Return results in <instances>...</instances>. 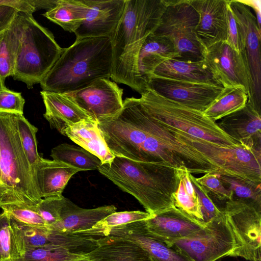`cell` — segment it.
<instances>
[{"mask_svg":"<svg viewBox=\"0 0 261 261\" xmlns=\"http://www.w3.org/2000/svg\"><path fill=\"white\" fill-rule=\"evenodd\" d=\"M106 144L115 156L139 162L162 163L191 173L215 172L222 166L197 147L187 134L156 121L141 98H126L114 114L98 120Z\"/></svg>","mask_w":261,"mask_h":261,"instance_id":"1","label":"cell"},{"mask_svg":"<svg viewBox=\"0 0 261 261\" xmlns=\"http://www.w3.org/2000/svg\"><path fill=\"white\" fill-rule=\"evenodd\" d=\"M169 0H126L123 16L111 36L113 81L141 94L147 87L139 72L138 58L147 38L159 25Z\"/></svg>","mask_w":261,"mask_h":261,"instance_id":"2","label":"cell"},{"mask_svg":"<svg viewBox=\"0 0 261 261\" xmlns=\"http://www.w3.org/2000/svg\"><path fill=\"white\" fill-rule=\"evenodd\" d=\"M98 171L122 191L134 196L151 216L173 207L177 169L162 163L133 161L115 156Z\"/></svg>","mask_w":261,"mask_h":261,"instance_id":"3","label":"cell"},{"mask_svg":"<svg viewBox=\"0 0 261 261\" xmlns=\"http://www.w3.org/2000/svg\"><path fill=\"white\" fill-rule=\"evenodd\" d=\"M112 47L109 37L75 39L41 81L43 91L67 93L84 88L94 81L110 79Z\"/></svg>","mask_w":261,"mask_h":261,"instance_id":"4","label":"cell"},{"mask_svg":"<svg viewBox=\"0 0 261 261\" xmlns=\"http://www.w3.org/2000/svg\"><path fill=\"white\" fill-rule=\"evenodd\" d=\"M16 114L0 113V207L7 204L34 206L42 199L22 146Z\"/></svg>","mask_w":261,"mask_h":261,"instance_id":"5","label":"cell"},{"mask_svg":"<svg viewBox=\"0 0 261 261\" xmlns=\"http://www.w3.org/2000/svg\"><path fill=\"white\" fill-rule=\"evenodd\" d=\"M21 35L12 76L24 83L28 89L40 83L58 60L64 48L54 35L40 24L33 15L18 12Z\"/></svg>","mask_w":261,"mask_h":261,"instance_id":"6","label":"cell"},{"mask_svg":"<svg viewBox=\"0 0 261 261\" xmlns=\"http://www.w3.org/2000/svg\"><path fill=\"white\" fill-rule=\"evenodd\" d=\"M148 113L163 125L226 148L240 143L225 134L202 112L165 98L148 85L140 94Z\"/></svg>","mask_w":261,"mask_h":261,"instance_id":"7","label":"cell"},{"mask_svg":"<svg viewBox=\"0 0 261 261\" xmlns=\"http://www.w3.org/2000/svg\"><path fill=\"white\" fill-rule=\"evenodd\" d=\"M198 14L190 0H169L153 35L168 39L178 54L177 60H203V50L196 34Z\"/></svg>","mask_w":261,"mask_h":261,"instance_id":"8","label":"cell"},{"mask_svg":"<svg viewBox=\"0 0 261 261\" xmlns=\"http://www.w3.org/2000/svg\"><path fill=\"white\" fill-rule=\"evenodd\" d=\"M168 244L192 261H216L230 256L236 248L234 236L223 211L196 235Z\"/></svg>","mask_w":261,"mask_h":261,"instance_id":"9","label":"cell"},{"mask_svg":"<svg viewBox=\"0 0 261 261\" xmlns=\"http://www.w3.org/2000/svg\"><path fill=\"white\" fill-rule=\"evenodd\" d=\"M223 211L236 242L230 256L261 261V208L231 199L225 203Z\"/></svg>","mask_w":261,"mask_h":261,"instance_id":"10","label":"cell"},{"mask_svg":"<svg viewBox=\"0 0 261 261\" xmlns=\"http://www.w3.org/2000/svg\"><path fill=\"white\" fill-rule=\"evenodd\" d=\"M239 30L240 53L246 58L252 90L248 102L261 112V29L250 7L238 0H229Z\"/></svg>","mask_w":261,"mask_h":261,"instance_id":"11","label":"cell"},{"mask_svg":"<svg viewBox=\"0 0 261 261\" xmlns=\"http://www.w3.org/2000/svg\"><path fill=\"white\" fill-rule=\"evenodd\" d=\"M203 60L216 82L224 88L241 86L250 98L251 80L246 58L227 41L217 42L203 53Z\"/></svg>","mask_w":261,"mask_h":261,"instance_id":"12","label":"cell"},{"mask_svg":"<svg viewBox=\"0 0 261 261\" xmlns=\"http://www.w3.org/2000/svg\"><path fill=\"white\" fill-rule=\"evenodd\" d=\"M147 85L160 95L203 112L222 92L219 84L194 82L151 75Z\"/></svg>","mask_w":261,"mask_h":261,"instance_id":"13","label":"cell"},{"mask_svg":"<svg viewBox=\"0 0 261 261\" xmlns=\"http://www.w3.org/2000/svg\"><path fill=\"white\" fill-rule=\"evenodd\" d=\"M123 89L108 78L97 79L78 90L65 93L96 120L119 111L123 106Z\"/></svg>","mask_w":261,"mask_h":261,"instance_id":"14","label":"cell"},{"mask_svg":"<svg viewBox=\"0 0 261 261\" xmlns=\"http://www.w3.org/2000/svg\"><path fill=\"white\" fill-rule=\"evenodd\" d=\"M85 17L74 33L76 39L109 37L117 28L124 11L126 0H85Z\"/></svg>","mask_w":261,"mask_h":261,"instance_id":"15","label":"cell"},{"mask_svg":"<svg viewBox=\"0 0 261 261\" xmlns=\"http://www.w3.org/2000/svg\"><path fill=\"white\" fill-rule=\"evenodd\" d=\"M228 0H190L198 14L196 29L203 53L212 45L226 41Z\"/></svg>","mask_w":261,"mask_h":261,"instance_id":"16","label":"cell"},{"mask_svg":"<svg viewBox=\"0 0 261 261\" xmlns=\"http://www.w3.org/2000/svg\"><path fill=\"white\" fill-rule=\"evenodd\" d=\"M108 236L134 242L146 251L153 261H192L151 233L147 228L145 220L115 227L106 233L105 236Z\"/></svg>","mask_w":261,"mask_h":261,"instance_id":"17","label":"cell"},{"mask_svg":"<svg viewBox=\"0 0 261 261\" xmlns=\"http://www.w3.org/2000/svg\"><path fill=\"white\" fill-rule=\"evenodd\" d=\"M145 223L151 233L167 244L192 237L204 227L174 206L151 216Z\"/></svg>","mask_w":261,"mask_h":261,"instance_id":"18","label":"cell"},{"mask_svg":"<svg viewBox=\"0 0 261 261\" xmlns=\"http://www.w3.org/2000/svg\"><path fill=\"white\" fill-rule=\"evenodd\" d=\"M217 123L228 136L238 142L260 147V112L247 102L241 109L220 119Z\"/></svg>","mask_w":261,"mask_h":261,"instance_id":"19","label":"cell"},{"mask_svg":"<svg viewBox=\"0 0 261 261\" xmlns=\"http://www.w3.org/2000/svg\"><path fill=\"white\" fill-rule=\"evenodd\" d=\"M33 178L40 197L62 195L71 177L81 170L63 162L42 157L32 167Z\"/></svg>","mask_w":261,"mask_h":261,"instance_id":"20","label":"cell"},{"mask_svg":"<svg viewBox=\"0 0 261 261\" xmlns=\"http://www.w3.org/2000/svg\"><path fill=\"white\" fill-rule=\"evenodd\" d=\"M40 94L45 107L44 117L51 128L64 136L70 125L84 119L95 120L65 93L42 90Z\"/></svg>","mask_w":261,"mask_h":261,"instance_id":"21","label":"cell"},{"mask_svg":"<svg viewBox=\"0 0 261 261\" xmlns=\"http://www.w3.org/2000/svg\"><path fill=\"white\" fill-rule=\"evenodd\" d=\"M113 205L92 209L79 207L66 198L60 213V220L49 229L65 234H76L92 228L98 222L116 212Z\"/></svg>","mask_w":261,"mask_h":261,"instance_id":"22","label":"cell"},{"mask_svg":"<svg viewBox=\"0 0 261 261\" xmlns=\"http://www.w3.org/2000/svg\"><path fill=\"white\" fill-rule=\"evenodd\" d=\"M215 172L261 184V148L242 143L231 148L224 166Z\"/></svg>","mask_w":261,"mask_h":261,"instance_id":"23","label":"cell"},{"mask_svg":"<svg viewBox=\"0 0 261 261\" xmlns=\"http://www.w3.org/2000/svg\"><path fill=\"white\" fill-rule=\"evenodd\" d=\"M65 136L96 156L102 164H110L115 156L106 144L97 120L84 119L72 124L66 129Z\"/></svg>","mask_w":261,"mask_h":261,"instance_id":"24","label":"cell"},{"mask_svg":"<svg viewBox=\"0 0 261 261\" xmlns=\"http://www.w3.org/2000/svg\"><path fill=\"white\" fill-rule=\"evenodd\" d=\"M178 58L173 43L167 38L153 34L145 40L138 58V69L141 79L145 86L155 69L163 62Z\"/></svg>","mask_w":261,"mask_h":261,"instance_id":"25","label":"cell"},{"mask_svg":"<svg viewBox=\"0 0 261 261\" xmlns=\"http://www.w3.org/2000/svg\"><path fill=\"white\" fill-rule=\"evenodd\" d=\"M98 246L88 254L100 261H153L147 252L130 241L112 236L97 238Z\"/></svg>","mask_w":261,"mask_h":261,"instance_id":"26","label":"cell"},{"mask_svg":"<svg viewBox=\"0 0 261 261\" xmlns=\"http://www.w3.org/2000/svg\"><path fill=\"white\" fill-rule=\"evenodd\" d=\"M151 75L190 82L219 84L204 60L192 62L175 59H169L159 65Z\"/></svg>","mask_w":261,"mask_h":261,"instance_id":"27","label":"cell"},{"mask_svg":"<svg viewBox=\"0 0 261 261\" xmlns=\"http://www.w3.org/2000/svg\"><path fill=\"white\" fill-rule=\"evenodd\" d=\"M178 184L173 195V206L199 224L205 226L199 197L191 182V173L184 167L177 169Z\"/></svg>","mask_w":261,"mask_h":261,"instance_id":"28","label":"cell"},{"mask_svg":"<svg viewBox=\"0 0 261 261\" xmlns=\"http://www.w3.org/2000/svg\"><path fill=\"white\" fill-rule=\"evenodd\" d=\"M21 35L18 13L10 27L0 35V85L5 86L6 79L12 76Z\"/></svg>","mask_w":261,"mask_h":261,"instance_id":"29","label":"cell"},{"mask_svg":"<svg viewBox=\"0 0 261 261\" xmlns=\"http://www.w3.org/2000/svg\"><path fill=\"white\" fill-rule=\"evenodd\" d=\"M87 10L85 0H57L56 6L43 15L65 31L74 33L84 20Z\"/></svg>","mask_w":261,"mask_h":261,"instance_id":"30","label":"cell"},{"mask_svg":"<svg viewBox=\"0 0 261 261\" xmlns=\"http://www.w3.org/2000/svg\"><path fill=\"white\" fill-rule=\"evenodd\" d=\"M248 100V96L244 87L224 88L222 92L202 113L207 118L216 122L243 108Z\"/></svg>","mask_w":261,"mask_h":261,"instance_id":"31","label":"cell"},{"mask_svg":"<svg viewBox=\"0 0 261 261\" xmlns=\"http://www.w3.org/2000/svg\"><path fill=\"white\" fill-rule=\"evenodd\" d=\"M53 160L66 163L81 171L98 170L102 163L99 159L81 147L63 143L53 148Z\"/></svg>","mask_w":261,"mask_h":261,"instance_id":"32","label":"cell"},{"mask_svg":"<svg viewBox=\"0 0 261 261\" xmlns=\"http://www.w3.org/2000/svg\"><path fill=\"white\" fill-rule=\"evenodd\" d=\"M151 215L140 211L114 212L102 219L89 229L79 232L75 234L94 238L105 237L112 228L135 221L144 220Z\"/></svg>","mask_w":261,"mask_h":261,"instance_id":"33","label":"cell"},{"mask_svg":"<svg viewBox=\"0 0 261 261\" xmlns=\"http://www.w3.org/2000/svg\"><path fill=\"white\" fill-rule=\"evenodd\" d=\"M219 178L226 188L232 192L231 199L242 200L261 208V184L222 174H219Z\"/></svg>","mask_w":261,"mask_h":261,"instance_id":"34","label":"cell"},{"mask_svg":"<svg viewBox=\"0 0 261 261\" xmlns=\"http://www.w3.org/2000/svg\"><path fill=\"white\" fill-rule=\"evenodd\" d=\"M17 128L22 146L32 167L41 158L38 152L36 134L38 128L23 115L16 114Z\"/></svg>","mask_w":261,"mask_h":261,"instance_id":"35","label":"cell"},{"mask_svg":"<svg viewBox=\"0 0 261 261\" xmlns=\"http://www.w3.org/2000/svg\"><path fill=\"white\" fill-rule=\"evenodd\" d=\"M85 255L75 254L62 247H43L24 252L16 261H73Z\"/></svg>","mask_w":261,"mask_h":261,"instance_id":"36","label":"cell"},{"mask_svg":"<svg viewBox=\"0 0 261 261\" xmlns=\"http://www.w3.org/2000/svg\"><path fill=\"white\" fill-rule=\"evenodd\" d=\"M19 257L10 217L0 213V261H16Z\"/></svg>","mask_w":261,"mask_h":261,"instance_id":"37","label":"cell"},{"mask_svg":"<svg viewBox=\"0 0 261 261\" xmlns=\"http://www.w3.org/2000/svg\"><path fill=\"white\" fill-rule=\"evenodd\" d=\"M35 206L7 204L2 206L1 208L12 219L21 225L38 228H47L46 223L36 211Z\"/></svg>","mask_w":261,"mask_h":261,"instance_id":"38","label":"cell"},{"mask_svg":"<svg viewBox=\"0 0 261 261\" xmlns=\"http://www.w3.org/2000/svg\"><path fill=\"white\" fill-rule=\"evenodd\" d=\"M195 179L212 201L214 199L225 204L232 199V192L222 183L219 174L215 172H209L200 177H195Z\"/></svg>","mask_w":261,"mask_h":261,"instance_id":"39","label":"cell"},{"mask_svg":"<svg viewBox=\"0 0 261 261\" xmlns=\"http://www.w3.org/2000/svg\"><path fill=\"white\" fill-rule=\"evenodd\" d=\"M66 198L62 195L42 198L35 206V210L46 223L48 229L60 219V213Z\"/></svg>","mask_w":261,"mask_h":261,"instance_id":"40","label":"cell"},{"mask_svg":"<svg viewBox=\"0 0 261 261\" xmlns=\"http://www.w3.org/2000/svg\"><path fill=\"white\" fill-rule=\"evenodd\" d=\"M24 103L21 93L0 85V113L23 115Z\"/></svg>","mask_w":261,"mask_h":261,"instance_id":"41","label":"cell"},{"mask_svg":"<svg viewBox=\"0 0 261 261\" xmlns=\"http://www.w3.org/2000/svg\"><path fill=\"white\" fill-rule=\"evenodd\" d=\"M192 184L200 201L201 211L204 225L220 215L221 211L214 203L204 190L197 182L192 174L190 175Z\"/></svg>","mask_w":261,"mask_h":261,"instance_id":"42","label":"cell"},{"mask_svg":"<svg viewBox=\"0 0 261 261\" xmlns=\"http://www.w3.org/2000/svg\"><path fill=\"white\" fill-rule=\"evenodd\" d=\"M227 42L237 51L240 53L238 26L232 10L227 1Z\"/></svg>","mask_w":261,"mask_h":261,"instance_id":"43","label":"cell"},{"mask_svg":"<svg viewBox=\"0 0 261 261\" xmlns=\"http://www.w3.org/2000/svg\"><path fill=\"white\" fill-rule=\"evenodd\" d=\"M0 6H9L18 12L31 15L37 10L33 0H0Z\"/></svg>","mask_w":261,"mask_h":261,"instance_id":"44","label":"cell"},{"mask_svg":"<svg viewBox=\"0 0 261 261\" xmlns=\"http://www.w3.org/2000/svg\"><path fill=\"white\" fill-rule=\"evenodd\" d=\"M18 13L13 8L0 6V35L10 27Z\"/></svg>","mask_w":261,"mask_h":261,"instance_id":"45","label":"cell"},{"mask_svg":"<svg viewBox=\"0 0 261 261\" xmlns=\"http://www.w3.org/2000/svg\"><path fill=\"white\" fill-rule=\"evenodd\" d=\"M250 8H252L255 13V16L259 28L261 29L260 1H240Z\"/></svg>","mask_w":261,"mask_h":261,"instance_id":"46","label":"cell"},{"mask_svg":"<svg viewBox=\"0 0 261 261\" xmlns=\"http://www.w3.org/2000/svg\"><path fill=\"white\" fill-rule=\"evenodd\" d=\"M33 1L36 10L38 9H47V11L54 8L57 2V0Z\"/></svg>","mask_w":261,"mask_h":261,"instance_id":"47","label":"cell"},{"mask_svg":"<svg viewBox=\"0 0 261 261\" xmlns=\"http://www.w3.org/2000/svg\"><path fill=\"white\" fill-rule=\"evenodd\" d=\"M73 261H100L98 259L89 255L87 254H85V256L80 259L73 260Z\"/></svg>","mask_w":261,"mask_h":261,"instance_id":"48","label":"cell"},{"mask_svg":"<svg viewBox=\"0 0 261 261\" xmlns=\"http://www.w3.org/2000/svg\"><path fill=\"white\" fill-rule=\"evenodd\" d=\"M0 186H1V184H0Z\"/></svg>","mask_w":261,"mask_h":261,"instance_id":"49","label":"cell"}]
</instances>
